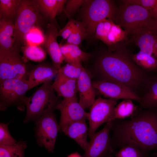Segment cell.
<instances>
[{
    "instance_id": "cell-29",
    "label": "cell",
    "mask_w": 157,
    "mask_h": 157,
    "mask_svg": "<svg viewBox=\"0 0 157 157\" xmlns=\"http://www.w3.org/2000/svg\"><path fill=\"white\" fill-rule=\"evenodd\" d=\"M84 67L82 62L67 63L58 70V73L68 78L77 80Z\"/></svg>"
},
{
    "instance_id": "cell-37",
    "label": "cell",
    "mask_w": 157,
    "mask_h": 157,
    "mask_svg": "<svg viewBox=\"0 0 157 157\" xmlns=\"http://www.w3.org/2000/svg\"><path fill=\"white\" fill-rule=\"evenodd\" d=\"M76 21L72 19L69 20L65 26L58 32L59 36L64 39H67L74 28Z\"/></svg>"
},
{
    "instance_id": "cell-8",
    "label": "cell",
    "mask_w": 157,
    "mask_h": 157,
    "mask_svg": "<svg viewBox=\"0 0 157 157\" xmlns=\"http://www.w3.org/2000/svg\"><path fill=\"white\" fill-rule=\"evenodd\" d=\"M39 11L34 1L21 0L14 24V44L20 46L26 41L27 34L38 21Z\"/></svg>"
},
{
    "instance_id": "cell-12",
    "label": "cell",
    "mask_w": 157,
    "mask_h": 157,
    "mask_svg": "<svg viewBox=\"0 0 157 157\" xmlns=\"http://www.w3.org/2000/svg\"><path fill=\"white\" fill-rule=\"evenodd\" d=\"M56 109L60 112V130L67 125L79 120L88 119L89 113L80 104L78 98L69 99H64L56 106Z\"/></svg>"
},
{
    "instance_id": "cell-30",
    "label": "cell",
    "mask_w": 157,
    "mask_h": 157,
    "mask_svg": "<svg viewBox=\"0 0 157 157\" xmlns=\"http://www.w3.org/2000/svg\"><path fill=\"white\" fill-rule=\"evenodd\" d=\"M88 36L87 31L83 24L81 22L76 21L74 28L67 39V43L79 46Z\"/></svg>"
},
{
    "instance_id": "cell-27",
    "label": "cell",
    "mask_w": 157,
    "mask_h": 157,
    "mask_svg": "<svg viewBox=\"0 0 157 157\" xmlns=\"http://www.w3.org/2000/svg\"><path fill=\"white\" fill-rule=\"evenodd\" d=\"M21 50L23 57L35 62H40L46 58L47 52L40 46L26 44L22 47Z\"/></svg>"
},
{
    "instance_id": "cell-11",
    "label": "cell",
    "mask_w": 157,
    "mask_h": 157,
    "mask_svg": "<svg viewBox=\"0 0 157 157\" xmlns=\"http://www.w3.org/2000/svg\"><path fill=\"white\" fill-rule=\"evenodd\" d=\"M112 121L107 123L102 130L95 132L90 138L83 157H113L115 153L110 137Z\"/></svg>"
},
{
    "instance_id": "cell-38",
    "label": "cell",
    "mask_w": 157,
    "mask_h": 157,
    "mask_svg": "<svg viewBox=\"0 0 157 157\" xmlns=\"http://www.w3.org/2000/svg\"><path fill=\"white\" fill-rule=\"evenodd\" d=\"M67 157H83L78 153L75 152L72 153L69 155Z\"/></svg>"
},
{
    "instance_id": "cell-18",
    "label": "cell",
    "mask_w": 157,
    "mask_h": 157,
    "mask_svg": "<svg viewBox=\"0 0 157 157\" xmlns=\"http://www.w3.org/2000/svg\"><path fill=\"white\" fill-rule=\"evenodd\" d=\"M58 70L53 65L42 63L35 66L28 74V80L33 87L52 80Z\"/></svg>"
},
{
    "instance_id": "cell-7",
    "label": "cell",
    "mask_w": 157,
    "mask_h": 157,
    "mask_svg": "<svg viewBox=\"0 0 157 157\" xmlns=\"http://www.w3.org/2000/svg\"><path fill=\"white\" fill-rule=\"evenodd\" d=\"M19 49L20 46L15 44L9 50H0V81L28 78L27 60L20 54Z\"/></svg>"
},
{
    "instance_id": "cell-28",
    "label": "cell",
    "mask_w": 157,
    "mask_h": 157,
    "mask_svg": "<svg viewBox=\"0 0 157 157\" xmlns=\"http://www.w3.org/2000/svg\"><path fill=\"white\" fill-rule=\"evenodd\" d=\"M26 143L20 141L10 145H0V157H24Z\"/></svg>"
},
{
    "instance_id": "cell-23",
    "label": "cell",
    "mask_w": 157,
    "mask_h": 157,
    "mask_svg": "<svg viewBox=\"0 0 157 157\" xmlns=\"http://www.w3.org/2000/svg\"><path fill=\"white\" fill-rule=\"evenodd\" d=\"M14 30L12 21L0 19V50H9L13 47Z\"/></svg>"
},
{
    "instance_id": "cell-26",
    "label": "cell",
    "mask_w": 157,
    "mask_h": 157,
    "mask_svg": "<svg viewBox=\"0 0 157 157\" xmlns=\"http://www.w3.org/2000/svg\"><path fill=\"white\" fill-rule=\"evenodd\" d=\"M138 108L133 103L132 100L124 99L115 107V119H123L132 116L137 111Z\"/></svg>"
},
{
    "instance_id": "cell-34",
    "label": "cell",
    "mask_w": 157,
    "mask_h": 157,
    "mask_svg": "<svg viewBox=\"0 0 157 157\" xmlns=\"http://www.w3.org/2000/svg\"><path fill=\"white\" fill-rule=\"evenodd\" d=\"M116 157H144L146 156L136 147L131 145H126L120 148L115 153Z\"/></svg>"
},
{
    "instance_id": "cell-5",
    "label": "cell",
    "mask_w": 157,
    "mask_h": 157,
    "mask_svg": "<svg viewBox=\"0 0 157 157\" xmlns=\"http://www.w3.org/2000/svg\"><path fill=\"white\" fill-rule=\"evenodd\" d=\"M33 88L26 79H7L0 81V110L4 111L13 106L23 110L27 98L25 94Z\"/></svg>"
},
{
    "instance_id": "cell-3",
    "label": "cell",
    "mask_w": 157,
    "mask_h": 157,
    "mask_svg": "<svg viewBox=\"0 0 157 157\" xmlns=\"http://www.w3.org/2000/svg\"><path fill=\"white\" fill-rule=\"evenodd\" d=\"M114 18L116 24L132 37L147 31L156 19L142 6L124 3L117 11Z\"/></svg>"
},
{
    "instance_id": "cell-22",
    "label": "cell",
    "mask_w": 157,
    "mask_h": 157,
    "mask_svg": "<svg viewBox=\"0 0 157 157\" xmlns=\"http://www.w3.org/2000/svg\"><path fill=\"white\" fill-rule=\"evenodd\" d=\"M59 45L64 61L67 63L86 61L91 57L90 54L82 50L78 45L67 43Z\"/></svg>"
},
{
    "instance_id": "cell-21",
    "label": "cell",
    "mask_w": 157,
    "mask_h": 157,
    "mask_svg": "<svg viewBox=\"0 0 157 157\" xmlns=\"http://www.w3.org/2000/svg\"><path fill=\"white\" fill-rule=\"evenodd\" d=\"M65 0H37L34 1L39 11L51 20L65 11Z\"/></svg>"
},
{
    "instance_id": "cell-33",
    "label": "cell",
    "mask_w": 157,
    "mask_h": 157,
    "mask_svg": "<svg viewBox=\"0 0 157 157\" xmlns=\"http://www.w3.org/2000/svg\"><path fill=\"white\" fill-rule=\"evenodd\" d=\"M127 34L119 26L114 23L108 35L107 45H111L123 40Z\"/></svg>"
},
{
    "instance_id": "cell-2",
    "label": "cell",
    "mask_w": 157,
    "mask_h": 157,
    "mask_svg": "<svg viewBox=\"0 0 157 157\" xmlns=\"http://www.w3.org/2000/svg\"><path fill=\"white\" fill-rule=\"evenodd\" d=\"M132 56L119 48L114 53H105L98 60L97 71L99 80L121 84L140 96L150 75L135 64Z\"/></svg>"
},
{
    "instance_id": "cell-17",
    "label": "cell",
    "mask_w": 157,
    "mask_h": 157,
    "mask_svg": "<svg viewBox=\"0 0 157 157\" xmlns=\"http://www.w3.org/2000/svg\"><path fill=\"white\" fill-rule=\"evenodd\" d=\"M86 120L83 119L72 122L60 130L74 140L84 150L89 144L87 140L89 128Z\"/></svg>"
},
{
    "instance_id": "cell-31",
    "label": "cell",
    "mask_w": 157,
    "mask_h": 157,
    "mask_svg": "<svg viewBox=\"0 0 157 157\" xmlns=\"http://www.w3.org/2000/svg\"><path fill=\"white\" fill-rule=\"evenodd\" d=\"M114 23L112 19H106L101 21L96 28L94 37L107 44L108 35Z\"/></svg>"
},
{
    "instance_id": "cell-32",
    "label": "cell",
    "mask_w": 157,
    "mask_h": 157,
    "mask_svg": "<svg viewBox=\"0 0 157 157\" xmlns=\"http://www.w3.org/2000/svg\"><path fill=\"white\" fill-rule=\"evenodd\" d=\"M124 3L141 6L145 9L150 15L157 19V0H126Z\"/></svg>"
},
{
    "instance_id": "cell-36",
    "label": "cell",
    "mask_w": 157,
    "mask_h": 157,
    "mask_svg": "<svg viewBox=\"0 0 157 157\" xmlns=\"http://www.w3.org/2000/svg\"><path fill=\"white\" fill-rule=\"evenodd\" d=\"M85 0H67L65 6V12L69 17L72 15L81 6H83Z\"/></svg>"
},
{
    "instance_id": "cell-25",
    "label": "cell",
    "mask_w": 157,
    "mask_h": 157,
    "mask_svg": "<svg viewBox=\"0 0 157 157\" xmlns=\"http://www.w3.org/2000/svg\"><path fill=\"white\" fill-rule=\"evenodd\" d=\"M21 0H0V19L12 21L16 17Z\"/></svg>"
},
{
    "instance_id": "cell-1",
    "label": "cell",
    "mask_w": 157,
    "mask_h": 157,
    "mask_svg": "<svg viewBox=\"0 0 157 157\" xmlns=\"http://www.w3.org/2000/svg\"><path fill=\"white\" fill-rule=\"evenodd\" d=\"M111 131L114 149L131 145L146 156L147 152L157 150V108H138L130 119L113 121Z\"/></svg>"
},
{
    "instance_id": "cell-4",
    "label": "cell",
    "mask_w": 157,
    "mask_h": 157,
    "mask_svg": "<svg viewBox=\"0 0 157 157\" xmlns=\"http://www.w3.org/2000/svg\"><path fill=\"white\" fill-rule=\"evenodd\" d=\"M51 81L43 83L26 102V113L24 122H36L44 114L56 109L60 101L55 95Z\"/></svg>"
},
{
    "instance_id": "cell-9",
    "label": "cell",
    "mask_w": 157,
    "mask_h": 157,
    "mask_svg": "<svg viewBox=\"0 0 157 157\" xmlns=\"http://www.w3.org/2000/svg\"><path fill=\"white\" fill-rule=\"evenodd\" d=\"M117 101L116 99H106L101 97L95 99L88 113V136L90 138L101 124L115 119L114 109Z\"/></svg>"
},
{
    "instance_id": "cell-16",
    "label": "cell",
    "mask_w": 157,
    "mask_h": 157,
    "mask_svg": "<svg viewBox=\"0 0 157 157\" xmlns=\"http://www.w3.org/2000/svg\"><path fill=\"white\" fill-rule=\"evenodd\" d=\"M132 37L140 51L157 60V19L147 31Z\"/></svg>"
},
{
    "instance_id": "cell-6",
    "label": "cell",
    "mask_w": 157,
    "mask_h": 157,
    "mask_svg": "<svg viewBox=\"0 0 157 157\" xmlns=\"http://www.w3.org/2000/svg\"><path fill=\"white\" fill-rule=\"evenodd\" d=\"M82 14V22L88 36L94 35L96 28L102 21L113 20L117 11L111 1L85 0Z\"/></svg>"
},
{
    "instance_id": "cell-15",
    "label": "cell",
    "mask_w": 157,
    "mask_h": 157,
    "mask_svg": "<svg viewBox=\"0 0 157 157\" xmlns=\"http://www.w3.org/2000/svg\"><path fill=\"white\" fill-rule=\"evenodd\" d=\"M91 75L84 67L77 80L79 103L85 110L91 108L95 100L97 90L92 81Z\"/></svg>"
},
{
    "instance_id": "cell-19",
    "label": "cell",
    "mask_w": 157,
    "mask_h": 157,
    "mask_svg": "<svg viewBox=\"0 0 157 157\" xmlns=\"http://www.w3.org/2000/svg\"><path fill=\"white\" fill-rule=\"evenodd\" d=\"M141 95L139 109L157 108V72L150 75Z\"/></svg>"
},
{
    "instance_id": "cell-13",
    "label": "cell",
    "mask_w": 157,
    "mask_h": 157,
    "mask_svg": "<svg viewBox=\"0 0 157 157\" xmlns=\"http://www.w3.org/2000/svg\"><path fill=\"white\" fill-rule=\"evenodd\" d=\"M95 88L104 96L116 99H129L140 103V97L127 87L121 84L105 81L92 82Z\"/></svg>"
},
{
    "instance_id": "cell-14",
    "label": "cell",
    "mask_w": 157,
    "mask_h": 157,
    "mask_svg": "<svg viewBox=\"0 0 157 157\" xmlns=\"http://www.w3.org/2000/svg\"><path fill=\"white\" fill-rule=\"evenodd\" d=\"M58 32L53 23L49 24L44 42V50L50 56L52 65L58 70L62 67L61 65L64 61L60 45L57 41Z\"/></svg>"
},
{
    "instance_id": "cell-10",
    "label": "cell",
    "mask_w": 157,
    "mask_h": 157,
    "mask_svg": "<svg viewBox=\"0 0 157 157\" xmlns=\"http://www.w3.org/2000/svg\"><path fill=\"white\" fill-rule=\"evenodd\" d=\"M35 122L38 143L49 152L53 153L60 130L54 110L45 113Z\"/></svg>"
},
{
    "instance_id": "cell-20",
    "label": "cell",
    "mask_w": 157,
    "mask_h": 157,
    "mask_svg": "<svg viewBox=\"0 0 157 157\" xmlns=\"http://www.w3.org/2000/svg\"><path fill=\"white\" fill-rule=\"evenodd\" d=\"M52 87L58 96L64 99L77 98V80L66 78L58 72Z\"/></svg>"
},
{
    "instance_id": "cell-35",
    "label": "cell",
    "mask_w": 157,
    "mask_h": 157,
    "mask_svg": "<svg viewBox=\"0 0 157 157\" xmlns=\"http://www.w3.org/2000/svg\"><path fill=\"white\" fill-rule=\"evenodd\" d=\"M8 126V124H0V145H12L17 142L10 134Z\"/></svg>"
},
{
    "instance_id": "cell-24",
    "label": "cell",
    "mask_w": 157,
    "mask_h": 157,
    "mask_svg": "<svg viewBox=\"0 0 157 157\" xmlns=\"http://www.w3.org/2000/svg\"><path fill=\"white\" fill-rule=\"evenodd\" d=\"M133 61L139 67L149 73L157 72V60L141 51L132 55Z\"/></svg>"
}]
</instances>
